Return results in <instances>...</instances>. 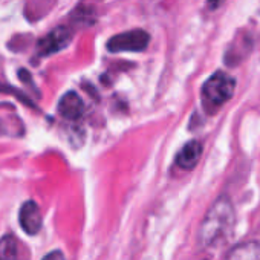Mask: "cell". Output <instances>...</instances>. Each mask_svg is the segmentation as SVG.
<instances>
[{"label": "cell", "instance_id": "obj_11", "mask_svg": "<svg viewBox=\"0 0 260 260\" xmlns=\"http://www.w3.org/2000/svg\"><path fill=\"white\" fill-rule=\"evenodd\" d=\"M42 260H66V258H64V254L60 249H54V251L48 252Z\"/></svg>", "mask_w": 260, "mask_h": 260}, {"label": "cell", "instance_id": "obj_12", "mask_svg": "<svg viewBox=\"0 0 260 260\" xmlns=\"http://www.w3.org/2000/svg\"><path fill=\"white\" fill-rule=\"evenodd\" d=\"M208 2H210L211 5H219V4L222 2V0H208Z\"/></svg>", "mask_w": 260, "mask_h": 260}, {"label": "cell", "instance_id": "obj_8", "mask_svg": "<svg viewBox=\"0 0 260 260\" xmlns=\"http://www.w3.org/2000/svg\"><path fill=\"white\" fill-rule=\"evenodd\" d=\"M58 113L71 121L81 118L84 113V103L80 98V95L72 90L66 92L58 101Z\"/></svg>", "mask_w": 260, "mask_h": 260}, {"label": "cell", "instance_id": "obj_10", "mask_svg": "<svg viewBox=\"0 0 260 260\" xmlns=\"http://www.w3.org/2000/svg\"><path fill=\"white\" fill-rule=\"evenodd\" d=\"M225 260H260V243L245 242L234 246Z\"/></svg>", "mask_w": 260, "mask_h": 260}, {"label": "cell", "instance_id": "obj_6", "mask_svg": "<svg viewBox=\"0 0 260 260\" xmlns=\"http://www.w3.org/2000/svg\"><path fill=\"white\" fill-rule=\"evenodd\" d=\"M19 220L23 231L29 236H36L42 230V211L34 201H26L19 213Z\"/></svg>", "mask_w": 260, "mask_h": 260}, {"label": "cell", "instance_id": "obj_2", "mask_svg": "<svg viewBox=\"0 0 260 260\" xmlns=\"http://www.w3.org/2000/svg\"><path fill=\"white\" fill-rule=\"evenodd\" d=\"M236 89V81L225 72L213 74L202 86V107L207 113H216L228 100H231Z\"/></svg>", "mask_w": 260, "mask_h": 260}, {"label": "cell", "instance_id": "obj_9", "mask_svg": "<svg viewBox=\"0 0 260 260\" xmlns=\"http://www.w3.org/2000/svg\"><path fill=\"white\" fill-rule=\"evenodd\" d=\"M202 156V144L196 140L188 141L178 153L176 156V164L182 170H191L198 166L199 159Z\"/></svg>", "mask_w": 260, "mask_h": 260}, {"label": "cell", "instance_id": "obj_7", "mask_svg": "<svg viewBox=\"0 0 260 260\" xmlns=\"http://www.w3.org/2000/svg\"><path fill=\"white\" fill-rule=\"evenodd\" d=\"M0 260H29V251L14 234L0 239Z\"/></svg>", "mask_w": 260, "mask_h": 260}, {"label": "cell", "instance_id": "obj_1", "mask_svg": "<svg viewBox=\"0 0 260 260\" xmlns=\"http://www.w3.org/2000/svg\"><path fill=\"white\" fill-rule=\"evenodd\" d=\"M236 225V211L233 202L222 196L207 211L198 233V240L202 248H213L230 239Z\"/></svg>", "mask_w": 260, "mask_h": 260}, {"label": "cell", "instance_id": "obj_5", "mask_svg": "<svg viewBox=\"0 0 260 260\" xmlns=\"http://www.w3.org/2000/svg\"><path fill=\"white\" fill-rule=\"evenodd\" d=\"M25 134V127L16 109L8 104H0V135L8 137H22Z\"/></svg>", "mask_w": 260, "mask_h": 260}, {"label": "cell", "instance_id": "obj_3", "mask_svg": "<svg viewBox=\"0 0 260 260\" xmlns=\"http://www.w3.org/2000/svg\"><path fill=\"white\" fill-rule=\"evenodd\" d=\"M150 36L143 29H134L113 36L107 42V51L110 52H141L149 46Z\"/></svg>", "mask_w": 260, "mask_h": 260}, {"label": "cell", "instance_id": "obj_4", "mask_svg": "<svg viewBox=\"0 0 260 260\" xmlns=\"http://www.w3.org/2000/svg\"><path fill=\"white\" fill-rule=\"evenodd\" d=\"M72 39V32L71 29L68 28H55L54 31H51L46 37H43L40 42H39V46H37V52L39 55L45 57V55H49V54H55L58 51H61L63 48H66L69 45Z\"/></svg>", "mask_w": 260, "mask_h": 260}]
</instances>
